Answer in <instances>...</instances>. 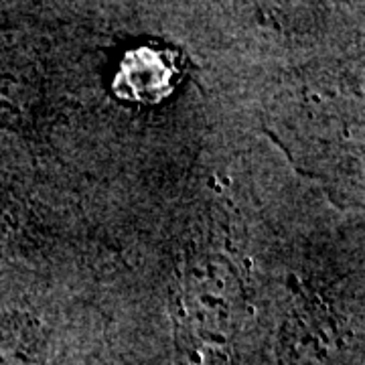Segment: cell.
<instances>
[{"instance_id":"6da1fadb","label":"cell","mask_w":365,"mask_h":365,"mask_svg":"<svg viewBox=\"0 0 365 365\" xmlns=\"http://www.w3.org/2000/svg\"><path fill=\"white\" fill-rule=\"evenodd\" d=\"M179 309L191 347L222 351L244 314V292L232 264L217 256L193 262L182 274Z\"/></svg>"},{"instance_id":"7a4b0ae2","label":"cell","mask_w":365,"mask_h":365,"mask_svg":"<svg viewBox=\"0 0 365 365\" xmlns=\"http://www.w3.org/2000/svg\"><path fill=\"white\" fill-rule=\"evenodd\" d=\"M37 341L31 327L19 321L0 323V365H33Z\"/></svg>"}]
</instances>
